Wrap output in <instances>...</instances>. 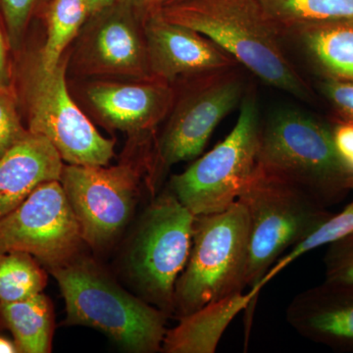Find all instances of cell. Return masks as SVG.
Segmentation results:
<instances>
[{
    "label": "cell",
    "instance_id": "5",
    "mask_svg": "<svg viewBox=\"0 0 353 353\" xmlns=\"http://www.w3.org/2000/svg\"><path fill=\"white\" fill-rule=\"evenodd\" d=\"M238 201L250 219L246 287L250 289L261 290L260 282L283 253L333 215L305 190L257 164Z\"/></svg>",
    "mask_w": 353,
    "mask_h": 353
},
{
    "label": "cell",
    "instance_id": "26",
    "mask_svg": "<svg viewBox=\"0 0 353 353\" xmlns=\"http://www.w3.org/2000/svg\"><path fill=\"white\" fill-rule=\"evenodd\" d=\"M324 263L327 281L353 283V233L329 245Z\"/></svg>",
    "mask_w": 353,
    "mask_h": 353
},
{
    "label": "cell",
    "instance_id": "2",
    "mask_svg": "<svg viewBox=\"0 0 353 353\" xmlns=\"http://www.w3.org/2000/svg\"><path fill=\"white\" fill-rule=\"evenodd\" d=\"M48 271L64 297L66 324L99 330L130 352L162 350L168 316L132 296L94 260L77 255Z\"/></svg>",
    "mask_w": 353,
    "mask_h": 353
},
{
    "label": "cell",
    "instance_id": "14",
    "mask_svg": "<svg viewBox=\"0 0 353 353\" xmlns=\"http://www.w3.org/2000/svg\"><path fill=\"white\" fill-rule=\"evenodd\" d=\"M285 318L303 338L353 352V283L325 280L304 290L290 301Z\"/></svg>",
    "mask_w": 353,
    "mask_h": 353
},
{
    "label": "cell",
    "instance_id": "31",
    "mask_svg": "<svg viewBox=\"0 0 353 353\" xmlns=\"http://www.w3.org/2000/svg\"><path fill=\"white\" fill-rule=\"evenodd\" d=\"M90 10V16L101 12L106 7L110 6L115 2V0H85Z\"/></svg>",
    "mask_w": 353,
    "mask_h": 353
},
{
    "label": "cell",
    "instance_id": "19",
    "mask_svg": "<svg viewBox=\"0 0 353 353\" xmlns=\"http://www.w3.org/2000/svg\"><path fill=\"white\" fill-rule=\"evenodd\" d=\"M0 318L13 334L19 353L51 352L54 313L43 292L22 301L0 304Z\"/></svg>",
    "mask_w": 353,
    "mask_h": 353
},
{
    "label": "cell",
    "instance_id": "33",
    "mask_svg": "<svg viewBox=\"0 0 353 353\" xmlns=\"http://www.w3.org/2000/svg\"><path fill=\"white\" fill-rule=\"evenodd\" d=\"M350 190H352L353 192V176H352V179H350Z\"/></svg>",
    "mask_w": 353,
    "mask_h": 353
},
{
    "label": "cell",
    "instance_id": "4",
    "mask_svg": "<svg viewBox=\"0 0 353 353\" xmlns=\"http://www.w3.org/2000/svg\"><path fill=\"white\" fill-rule=\"evenodd\" d=\"M248 253L250 219L240 201L220 212L197 216L189 259L176 283V317L243 292Z\"/></svg>",
    "mask_w": 353,
    "mask_h": 353
},
{
    "label": "cell",
    "instance_id": "13",
    "mask_svg": "<svg viewBox=\"0 0 353 353\" xmlns=\"http://www.w3.org/2000/svg\"><path fill=\"white\" fill-rule=\"evenodd\" d=\"M143 32L153 78L172 83L239 65L203 34L167 20L159 10L143 17Z\"/></svg>",
    "mask_w": 353,
    "mask_h": 353
},
{
    "label": "cell",
    "instance_id": "32",
    "mask_svg": "<svg viewBox=\"0 0 353 353\" xmlns=\"http://www.w3.org/2000/svg\"><path fill=\"white\" fill-rule=\"evenodd\" d=\"M0 353H19L15 343L0 336Z\"/></svg>",
    "mask_w": 353,
    "mask_h": 353
},
{
    "label": "cell",
    "instance_id": "20",
    "mask_svg": "<svg viewBox=\"0 0 353 353\" xmlns=\"http://www.w3.org/2000/svg\"><path fill=\"white\" fill-rule=\"evenodd\" d=\"M48 36L37 62L50 71L61 62L65 48L90 17L85 0H50L46 8Z\"/></svg>",
    "mask_w": 353,
    "mask_h": 353
},
{
    "label": "cell",
    "instance_id": "15",
    "mask_svg": "<svg viewBox=\"0 0 353 353\" xmlns=\"http://www.w3.org/2000/svg\"><path fill=\"white\" fill-rule=\"evenodd\" d=\"M88 97L111 127L141 132L152 131L171 112L176 90L171 83L152 78L134 83H94Z\"/></svg>",
    "mask_w": 353,
    "mask_h": 353
},
{
    "label": "cell",
    "instance_id": "17",
    "mask_svg": "<svg viewBox=\"0 0 353 353\" xmlns=\"http://www.w3.org/2000/svg\"><path fill=\"white\" fill-rule=\"evenodd\" d=\"M259 289L253 288L181 317L180 323L166 332L162 350L166 353H214L221 339L241 311L254 309Z\"/></svg>",
    "mask_w": 353,
    "mask_h": 353
},
{
    "label": "cell",
    "instance_id": "12",
    "mask_svg": "<svg viewBox=\"0 0 353 353\" xmlns=\"http://www.w3.org/2000/svg\"><path fill=\"white\" fill-rule=\"evenodd\" d=\"M92 18L83 44V66L94 74L152 79L143 16L128 0H115Z\"/></svg>",
    "mask_w": 353,
    "mask_h": 353
},
{
    "label": "cell",
    "instance_id": "27",
    "mask_svg": "<svg viewBox=\"0 0 353 353\" xmlns=\"http://www.w3.org/2000/svg\"><path fill=\"white\" fill-rule=\"evenodd\" d=\"M321 88L345 120L353 122V83L327 78Z\"/></svg>",
    "mask_w": 353,
    "mask_h": 353
},
{
    "label": "cell",
    "instance_id": "24",
    "mask_svg": "<svg viewBox=\"0 0 353 353\" xmlns=\"http://www.w3.org/2000/svg\"><path fill=\"white\" fill-rule=\"evenodd\" d=\"M50 0H0V12L13 54H19L24 46L30 23Z\"/></svg>",
    "mask_w": 353,
    "mask_h": 353
},
{
    "label": "cell",
    "instance_id": "8",
    "mask_svg": "<svg viewBox=\"0 0 353 353\" xmlns=\"http://www.w3.org/2000/svg\"><path fill=\"white\" fill-rule=\"evenodd\" d=\"M196 216L170 190L141 217L129 252V269L143 299L170 316L179 276L189 259Z\"/></svg>",
    "mask_w": 353,
    "mask_h": 353
},
{
    "label": "cell",
    "instance_id": "25",
    "mask_svg": "<svg viewBox=\"0 0 353 353\" xmlns=\"http://www.w3.org/2000/svg\"><path fill=\"white\" fill-rule=\"evenodd\" d=\"M23 125L15 88H0V157L29 134Z\"/></svg>",
    "mask_w": 353,
    "mask_h": 353
},
{
    "label": "cell",
    "instance_id": "18",
    "mask_svg": "<svg viewBox=\"0 0 353 353\" xmlns=\"http://www.w3.org/2000/svg\"><path fill=\"white\" fill-rule=\"evenodd\" d=\"M292 36L328 79L353 83V19L296 26Z\"/></svg>",
    "mask_w": 353,
    "mask_h": 353
},
{
    "label": "cell",
    "instance_id": "10",
    "mask_svg": "<svg viewBox=\"0 0 353 353\" xmlns=\"http://www.w3.org/2000/svg\"><path fill=\"white\" fill-rule=\"evenodd\" d=\"M83 241L60 181L41 183L0 219V254L29 253L48 270L76 257Z\"/></svg>",
    "mask_w": 353,
    "mask_h": 353
},
{
    "label": "cell",
    "instance_id": "6",
    "mask_svg": "<svg viewBox=\"0 0 353 353\" xmlns=\"http://www.w3.org/2000/svg\"><path fill=\"white\" fill-rule=\"evenodd\" d=\"M19 88L28 130L52 143L63 161L80 166H106L114 157L115 141L102 137L70 97L66 61L46 71L38 62L20 70Z\"/></svg>",
    "mask_w": 353,
    "mask_h": 353
},
{
    "label": "cell",
    "instance_id": "28",
    "mask_svg": "<svg viewBox=\"0 0 353 353\" xmlns=\"http://www.w3.org/2000/svg\"><path fill=\"white\" fill-rule=\"evenodd\" d=\"M332 132L339 157L353 174V122L345 120L339 123Z\"/></svg>",
    "mask_w": 353,
    "mask_h": 353
},
{
    "label": "cell",
    "instance_id": "22",
    "mask_svg": "<svg viewBox=\"0 0 353 353\" xmlns=\"http://www.w3.org/2000/svg\"><path fill=\"white\" fill-rule=\"evenodd\" d=\"M46 284V270L29 253L10 252L0 254V304L41 294Z\"/></svg>",
    "mask_w": 353,
    "mask_h": 353
},
{
    "label": "cell",
    "instance_id": "30",
    "mask_svg": "<svg viewBox=\"0 0 353 353\" xmlns=\"http://www.w3.org/2000/svg\"><path fill=\"white\" fill-rule=\"evenodd\" d=\"M141 15L155 12L170 1V0H128Z\"/></svg>",
    "mask_w": 353,
    "mask_h": 353
},
{
    "label": "cell",
    "instance_id": "21",
    "mask_svg": "<svg viewBox=\"0 0 353 353\" xmlns=\"http://www.w3.org/2000/svg\"><path fill=\"white\" fill-rule=\"evenodd\" d=\"M281 34L296 26L353 19V0H259Z\"/></svg>",
    "mask_w": 353,
    "mask_h": 353
},
{
    "label": "cell",
    "instance_id": "29",
    "mask_svg": "<svg viewBox=\"0 0 353 353\" xmlns=\"http://www.w3.org/2000/svg\"><path fill=\"white\" fill-rule=\"evenodd\" d=\"M12 50L0 12V88L14 87V65Z\"/></svg>",
    "mask_w": 353,
    "mask_h": 353
},
{
    "label": "cell",
    "instance_id": "3",
    "mask_svg": "<svg viewBox=\"0 0 353 353\" xmlns=\"http://www.w3.org/2000/svg\"><path fill=\"white\" fill-rule=\"evenodd\" d=\"M257 165L326 208L350 192L353 174L336 152L333 132L299 109H279L261 124Z\"/></svg>",
    "mask_w": 353,
    "mask_h": 353
},
{
    "label": "cell",
    "instance_id": "1",
    "mask_svg": "<svg viewBox=\"0 0 353 353\" xmlns=\"http://www.w3.org/2000/svg\"><path fill=\"white\" fill-rule=\"evenodd\" d=\"M159 11L167 20L203 34L266 85L301 101L312 97L259 0H178Z\"/></svg>",
    "mask_w": 353,
    "mask_h": 353
},
{
    "label": "cell",
    "instance_id": "11",
    "mask_svg": "<svg viewBox=\"0 0 353 353\" xmlns=\"http://www.w3.org/2000/svg\"><path fill=\"white\" fill-rule=\"evenodd\" d=\"M139 180L137 169L128 164L64 165L59 181L85 243L102 248L122 231L136 203Z\"/></svg>",
    "mask_w": 353,
    "mask_h": 353
},
{
    "label": "cell",
    "instance_id": "7",
    "mask_svg": "<svg viewBox=\"0 0 353 353\" xmlns=\"http://www.w3.org/2000/svg\"><path fill=\"white\" fill-rule=\"evenodd\" d=\"M260 130L259 99L248 88L231 132L187 170L171 178V192L196 217L220 212L238 201L256 167Z\"/></svg>",
    "mask_w": 353,
    "mask_h": 353
},
{
    "label": "cell",
    "instance_id": "23",
    "mask_svg": "<svg viewBox=\"0 0 353 353\" xmlns=\"http://www.w3.org/2000/svg\"><path fill=\"white\" fill-rule=\"evenodd\" d=\"M352 233H353V201L348 204L341 213L332 215L328 219L324 221L303 240L292 246L288 254L279 259L262 279L259 285L260 289H263L265 285L273 280L279 273L284 271L289 265L294 263L299 257L312 252L316 248L332 245Z\"/></svg>",
    "mask_w": 353,
    "mask_h": 353
},
{
    "label": "cell",
    "instance_id": "34",
    "mask_svg": "<svg viewBox=\"0 0 353 353\" xmlns=\"http://www.w3.org/2000/svg\"><path fill=\"white\" fill-rule=\"evenodd\" d=\"M172 1H178V0H170V1H169V2H172ZM169 2H167V3H169Z\"/></svg>",
    "mask_w": 353,
    "mask_h": 353
},
{
    "label": "cell",
    "instance_id": "16",
    "mask_svg": "<svg viewBox=\"0 0 353 353\" xmlns=\"http://www.w3.org/2000/svg\"><path fill=\"white\" fill-rule=\"evenodd\" d=\"M63 166L52 143L30 132L0 157V219L17 208L41 183L59 181Z\"/></svg>",
    "mask_w": 353,
    "mask_h": 353
},
{
    "label": "cell",
    "instance_id": "9",
    "mask_svg": "<svg viewBox=\"0 0 353 353\" xmlns=\"http://www.w3.org/2000/svg\"><path fill=\"white\" fill-rule=\"evenodd\" d=\"M176 95L170 118L157 143L162 167L194 159L201 154L216 127L241 104L246 90L238 66L192 77Z\"/></svg>",
    "mask_w": 353,
    "mask_h": 353
}]
</instances>
